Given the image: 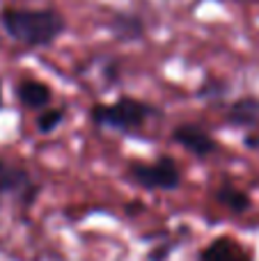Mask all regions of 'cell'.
I'll list each match as a JSON object with an SVG mask.
<instances>
[{
    "label": "cell",
    "mask_w": 259,
    "mask_h": 261,
    "mask_svg": "<svg viewBox=\"0 0 259 261\" xmlns=\"http://www.w3.org/2000/svg\"><path fill=\"white\" fill-rule=\"evenodd\" d=\"M28 188H32L30 174L23 167L0 161V195H21Z\"/></svg>",
    "instance_id": "7"
},
{
    "label": "cell",
    "mask_w": 259,
    "mask_h": 261,
    "mask_svg": "<svg viewBox=\"0 0 259 261\" xmlns=\"http://www.w3.org/2000/svg\"><path fill=\"white\" fill-rule=\"evenodd\" d=\"M154 108L138 99H119L115 103H99L90 110L92 122L99 128H113L119 133H131L147 124Z\"/></svg>",
    "instance_id": "2"
},
{
    "label": "cell",
    "mask_w": 259,
    "mask_h": 261,
    "mask_svg": "<svg viewBox=\"0 0 259 261\" xmlns=\"http://www.w3.org/2000/svg\"><path fill=\"white\" fill-rule=\"evenodd\" d=\"M128 176L145 190H174L182 184L179 165L170 156H161L154 163H133L128 165Z\"/></svg>",
    "instance_id": "3"
},
{
    "label": "cell",
    "mask_w": 259,
    "mask_h": 261,
    "mask_svg": "<svg viewBox=\"0 0 259 261\" xmlns=\"http://www.w3.org/2000/svg\"><path fill=\"white\" fill-rule=\"evenodd\" d=\"M14 92H16V99L21 101L25 108H32V110L46 108V106L50 103V99H53L50 87L41 81H35V78H23V81H18Z\"/></svg>",
    "instance_id": "6"
},
{
    "label": "cell",
    "mask_w": 259,
    "mask_h": 261,
    "mask_svg": "<svg viewBox=\"0 0 259 261\" xmlns=\"http://www.w3.org/2000/svg\"><path fill=\"white\" fill-rule=\"evenodd\" d=\"M5 32L14 41L30 48H46L53 46L67 30V21L58 9H23V7H7L0 14Z\"/></svg>",
    "instance_id": "1"
},
{
    "label": "cell",
    "mask_w": 259,
    "mask_h": 261,
    "mask_svg": "<svg viewBox=\"0 0 259 261\" xmlns=\"http://www.w3.org/2000/svg\"><path fill=\"white\" fill-rule=\"evenodd\" d=\"M200 261H252L248 250L232 236L214 239L200 254Z\"/></svg>",
    "instance_id": "5"
},
{
    "label": "cell",
    "mask_w": 259,
    "mask_h": 261,
    "mask_svg": "<svg viewBox=\"0 0 259 261\" xmlns=\"http://www.w3.org/2000/svg\"><path fill=\"white\" fill-rule=\"evenodd\" d=\"M0 106H3V94H0Z\"/></svg>",
    "instance_id": "11"
},
{
    "label": "cell",
    "mask_w": 259,
    "mask_h": 261,
    "mask_svg": "<svg viewBox=\"0 0 259 261\" xmlns=\"http://www.w3.org/2000/svg\"><path fill=\"white\" fill-rule=\"evenodd\" d=\"M216 199H218L220 206L229 208L234 213H246L250 208V197L243 193L241 188H234V186H223V188L216 193Z\"/></svg>",
    "instance_id": "8"
},
{
    "label": "cell",
    "mask_w": 259,
    "mask_h": 261,
    "mask_svg": "<svg viewBox=\"0 0 259 261\" xmlns=\"http://www.w3.org/2000/svg\"><path fill=\"white\" fill-rule=\"evenodd\" d=\"M64 119V110L62 108H50V110H44V113L37 117V128L39 133H50L62 124Z\"/></svg>",
    "instance_id": "10"
},
{
    "label": "cell",
    "mask_w": 259,
    "mask_h": 261,
    "mask_svg": "<svg viewBox=\"0 0 259 261\" xmlns=\"http://www.w3.org/2000/svg\"><path fill=\"white\" fill-rule=\"evenodd\" d=\"M257 117H259V103L252 99L239 101V103H234L232 110H229V119H232L234 124H241V126H248V124L257 122Z\"/></svg>",
    "instance_id": "9"
},
{
    "label": "cell",
    "mask_w": 259,
    "mask_h": 261,
    "mask_svg": "<svg viewBox=\"0 0 259 261\" xmlns=\"http://www.w3.org/2000/svg\"><path fill=\"white\" fill-rule=\"evenodd\" d=\"M172 140L197 158H209L218 151L216 138L206 128L197 126V124H179L172 130Z\"/></svg>",
    "instance_id": "4"
}]
</instances>
